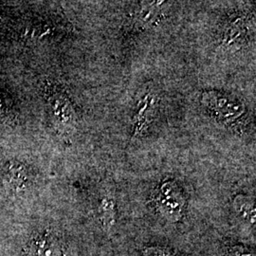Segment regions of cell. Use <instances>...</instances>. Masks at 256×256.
I'll return each mask as SVG.
<instances>
[{"label": "cell", "mask_w": 256, "mask_h": 256, "mask_svg": "<svg viewBox=\"0 0 256 256\" xmlns=\"http://www.w3.org/2000/svg\"><path fill=\"white\" fill-rule=\"evenodd\" d=\"M229 256H254V254L247 248L238 245L229 248Z\"/></svg>", "instance_id": "obj_7"}, {"label": "cell", "mask_w": 256, "mask_h": 256, "mask_svg": "<svg viewBox=\"0 0 256 256\" xmlns=\"http://www.w3.org/2000/svg\"><path fill=\"white\" fill-rule=\"evenodd\" d=\"M102 223L106 230H110L116 223L115 204L111 200L104 198L100 205Z\"/></svg>", "instance_id": "obj_5"}, {"label": "cell", "mask_w": 256, "mask_h": 256, "mask_svg": "<svg viewBox=\"0 0 256 256\" xmlns=\"http://www.w3.org/2000/svg\"><path fill=\"white\" fill-rule=\"evenodd\" d=\"M234 207L241 218L250 222V224H254L256 206L252 198L244 196H238L234 202Z\"/></svg>", "instance_id": "obj_4"}, {"label": "cell", "mask_w": 256, "mask_h": 256, "mask_svg": "<svg viewBox=\"0 0 256 256\" xmlns=\"http://www.w3.org/2000/svg\"><path fill=\"white\" fill-rule=\"evenodd\" d=\"M202 102L216 116L222 117L221 119L226 120L236 119L243 113V108L238 102L232 101L216 92L205 93L202 97Z\"/></svg>", "instance_id": "obj_1"}, {"label": "cell", "mask_w": 256, "mask_h": 256, "mask_svg": "<svg viewBox=\"0 0 256 256\" xmlns=\"http://www.w3.org/2000/svg\"><path fill=\"white\" fill-rule=\"evenodd\" d=\"M144 256H174V254L165 248L149 247L144 250Z\"/></svg>", "instance_id": "obj_6"}, {"label": "cell", "mask_w": 256, "mask_h": 256, "mask_svg": "<svg viewBox=\"0 0 256 256\" xmlns=\"http://www.w3.org/2000/svg\"><path fill=\"white\" fill-rule=\"evenodd\" d=\"M162 187V196H160V208L168 220L176 221L182 212L183 198L174 192L170 184H165Z\"/></svg>", "instance_id": "obj_3"}, {"label": "cell", "mask_w": 256, "mask_h": 256, "mask_svg": "<svg viewBox=\"0 0 256 256\" xmlns=\"http://www.w3.org/2000/svg\"><path fill=\"white\" fill-rule=\"evenodd\" d=\"M25 252L28 256H63L59 242L48 232L32 238L28 242Z\"/></svg>", "instance_id": "obj_2"}]
</instances>
